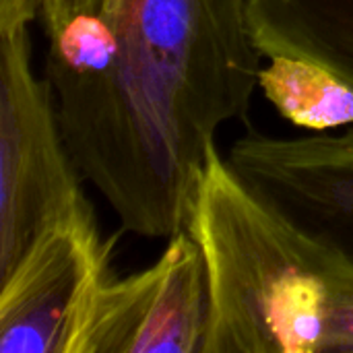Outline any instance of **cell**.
Wrapping results in <instances>:
<instances>
[{
	"instance_id": "obj_7",
	"label": "cell",
	"mask_w": 353,
	"mask_h": 353,
	"mask_svg": "<svg viewBox=\"0 0 353 353\" xmlns=\"http://www.w3.org/2000/svg\"><path fill=\"white\" fill-rule=\"evenodd\" d=\"M250 21L267 56H302L353 83V0H250Z\"/></svg>"
},
{
	"instance_id": "obj_10",
	"label": "cell",
	"mask_w": 353,
	"mask_h": 353,
	"mask_svg": "<svg viewBox=\"0 0 353 353\" xmlns=\"http://www.w3.org/2000/svg\"><path fill=\"white\" fill-rule=\"evenodd\" d=\"M101 0H41V17L48 37L54 35L77 14L97 10Z\"/></svg>"
},
{
	"instance_id": "obj_8",
	"label": "cell",
	"mask_w": 353,
	"mask_h": 353,
	"mask_svg": "<svg viewBox=\"0 0 353 353\" xmlns=\"http://www.w3.org/2000/svg\"><path fill=\"white\" fill-rule=\"evenodd\" d=\"M259 89L281 118L308 132L353 126V83L302 56H267Z\"/></svg>"
},
{
	"instance_id": "obj_3",
	"label": "cell",
	"mask_w": 353,
	"mask_h": 353,
	"mask_svg": "<svg viewBox=\"0 0 353 353\" xmlns=\"http://www.w3.org/2000/svg\"><path fill=\"white\" fill-rule=\"evenodd\" d=\"M68 153L29 29L0 35V275L35 236L89 201Z\"/></svg>"
},
{
	"instance_id": "obj_5",
	"label": "cell",
	"mask_w": 353,
	"mask_h": 353,
	"mask_svg": "<svg viewBox=\"0 0 353 353\" xmlns=\"http://www.w3.org/2000/svg\"><path fill=\"white\" fill-rule=\"evenodd\" d=\"M93 207L41 230L0 275V353H68L93 288L112 273Z\"/></svg>"
},
{
	"instance_id": "obj_1",
	"label": "cell",
	"mask_w": 353,
	"mask_h": 353,
	"mask_svg": "<svg viewBox=\"0 0 353 353\" xmlns=\"http://www.w3.org/2000/svg\"><path fill=\"white\" fill-rule=\"evenodd\" d=\"M48 41L46 81L83 182L124 230L182 232L219 128L259 89L250 0H101Z\"/></svg>"
},
{
	"instance_id": "obj_6",
	"label": "cell",
	"mask_w": 353,
	"mask_h": 353,
	"mask_svg": "<svg viewBox=\"0 0 353 353\" xmlns=\"http://www.w3.org/2000/svg\"><path fill=\"white\" fill-rule=\"evenodd\" d=\"M228 159L292 219L353 259V126L298 137L250 132Z\"/></svg>"
},
{
	"instance_id": "obj_9",
	"label": "cell",
	"mask_w": 353,
	"mask_h": 353,
	"mask_svg": "<svg viewBox=\"0 0 353 353\" xmlns=\"http://www.w3.org/2000/svg\"><path fill=\"white\" fill-rule=\"evenodd\" d=\"M327 353H353V259L345 254L337 283L333 331Z\"/></svg>"
},
{
	"instance_id": "obj_4",
	"label": "cell",
	"mask_w": 353,
	"mask_h": 353,
	"mask_svg": "<svg viewBox=\"0 0 353 353\" xmlns=\"http://www.w3.org/2000/svg\"><path fill=\"white\" fill-rule=\"evenodd\" d=\"M209 285L201 250L182 230L147 269L108 273L85 300L68 353H203Z\"/></svg>"
},
{
	"instance_id": "obj_11",
	"label": "cell",
	"mask_w": 353,
	"mask_h": 353,
	"mask_svg": "<svg viewBox=\"0 0 353 353\" xmlns=\"http://www.w3.org/2000/svg\"><path fill=\"white\" fill-rule=\"evenodd\" d=\"M41 14V0H0V35L29 29Z\"/></svg>"
},
{
	"instance_id": "obj_2",
	"label": "cell",
	"mask_w": 353,
	"mask_h": 353,
	"mask_svg": "<svg viewBox=\"0 0 353 353\" xmlns=\"http://www.w3.org/2000/svg\"><path fill=\"white\" fill-rule=\"evenodd\" d=\"M184 230L209 285L203 353H327L345 252L292 219L211 147Z\"/></svg>"
}]
</instances>
